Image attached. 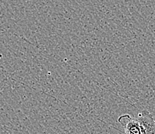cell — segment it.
<instances>
[{"instance_id": "6da1fadb", "label": "cell", "mask_w": 155, "mask_h": 134, "mask_svg": "<svg viewBox=\"0 0 155 134\" xmlns=\"http://www.w3.org/2000/svg\"><path fill=\"white\" fill-rule=\"evenodd\" d=\"M117 122L124 129V134H143L137 117L129 114H124L118 118Z\"/></svg>"}, {"instance_id": "7a4b0ae2", "label": "cell", "mask_w": 155, "mask_h": 134, "mask_svg": "<svg viewBox=\"0 0 155 134\" xmlns=\"http://www.w3.org/2000/svg\"><path fill=\"white\" fill-rule=\"evenodd\" d=\"M137 119L140 123L143 134H155V120L148 111L143 110L140 112Z\"/></svg>"}]
</instances>
